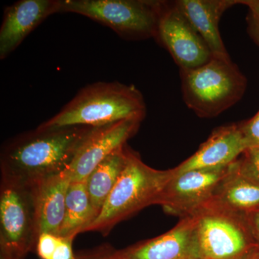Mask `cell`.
I'll list each match as a JSON object with an SVG mask.
<instances>
[{"label": "cell", "mask_w": 259, "mask_h": 259, "mask_svg": "<svg viewBox=\"0 0 259 259\" xmlns=\"http://www.w3.org/2000/svg\"><path fill=\"white\" fill-rule=\"evenodd\" d=\"M162 2L154 0H59L58 13L88 17L122 38H156Z\"/></svg>", "instance_id": "obj_5"}, {"label": "cell", "mask_w": 259, "mask_h": 259, "mask_svg": "<svg viewBox=\"0 0 259 259\" xmlns=\"http://www.w3.org/2000/svg\"><path fill=\"white\" fill-rule=\"evenodd\" d=\"M209 204L241 214L257 210L259 209V183L238 175L233 163L231 172Z\"/></svg>", "instance_id": "obj_17"}, {"label": "cell", "mask_w": 259, "mask_h": 259, "mask_svg": "<svg viewBox=\"0 0 259 259\" xmlns=\"http://www.w3.org/2000/svg\"><path fill=\"white\" fill-rule=\"evenodd\" d=\"M143 120L129 119L95 127L80 146L67 168L71 182L88 179L105 158L126 144L137 132Z\"/></svg>", "instance_id": "obj_10"}, {"label": "cell", "mask_w": 259, "mask_h": 259, "mask_svg": "<svg viewBox=\"0 0 259 259\" xmlns=\"http://www.w3.org/2000/svg\"><path fill=\"white\" fill-rule=\"evenodd\" d=\"M181 11L209 47L212 57L231 60L219 30V23L225 12L240 0H178Z\"/></svg>", "instance_id": "obj_14"}, {"label": "cell", "mask_w": 259, "mask_h": 259, "mask_svg": "<svg viewBox=\"0 0 259 259\" xmlns=\"http://www.w3.org/2000/svg\"><path fill=\"white\" fill-rule=\"evenodd\" d=\"M239 125L248 148L259 146V110L250 120Z\"/></svg>", "instance_id": "obj_22"}, {"label": "cell", "mask_w": 259, "mask_h": 259, "mask_svg": "<svg viewBox=\"0 0 259 259\" xmlns=\"http://www.w3.org/2000/svg\"><path fill=\"white\" fill-rule=\"evenodd\" d=\"M74 238H62L51 259H76L72 249Z\"/></svg>", "instance_id": "obj_23"}, {"label": "cell", "mask_w": 259, "mask_h": 259, "mask_svg": "<svg viewBox=\"0 0 259 259\" xmlns=\"http://www.w3.org/2000/svg\"><path fill=\"white\" fill-rule=\"evenodd\" d=\"M192 216L199 259H250L253 235L245 214L209 204Z\"/></svg>", "instance_id": "obj_7"}, {"label": "cell", "mask_w": 259, "mask_h": 259, "mask_svg": "<svg viewBox=\"0 0 259 259\" xmlns=\"http://www.w3.org/2000/svg\"><path fill=\"white\" fill-rule=\"evenodd\" d=\"M252 235L259 241V209L245 214Z\"/></svg>", "instance_id": "obj_25"}, {"label": "cell", "mask_w": 259, "mask_h": 259, "mask_svg": "<svg viewBox=\"0 0 259 259\" xmlns=\"http://www.w3.org/2000/svg\"><path fill=\"white\" fill-rule=\"evenodd\" d=\"M95 127H38L10 139L2 147V177L35 185L67 169L80 146Z\"/></svg>", "instance_id": "obj_1"}, {"label": "cell", "mask_w": 259, "mask_h": 259, "mask_svg": "<svg viewBox=\"0 0 259 259\" xmlns=\"http://www.w3.org/2000/svg\"><path fill=\"white\" fill-rule=\"evenodd\" d=\"M187 106L198 117L213 118L236 105L247 88L246 77L231 60L212 57L190 70L180 71Z\"/></svg>", "instance_id": "obj_4"}, {"label": "cell", "mask_w": 259, "mask_h": 259, "mask_svg": "<svg viewBox=\"0 0 259 259\" xmlns=\"http://www.w3.org/2000/svg\"><path fill=\"white\" fill-rule=\"evenodd\" d=\"M195 224L194 216L181 218L169 231L122 252L128 259H199Z\"/></svg>", "instance_id": "obj_13"}, {"label": "cell", "mask_w": 259, "mask_h": 259, "mask_svg": "<svg viewBox=\"0 0 259 259\" xmlns=\"http://www.w3.org/2000/svg\"><path fill=\"white\" fill-rule=\"evenodd\" d=\"M71 176L68 169L49 177L34 186L38 235L59 236L64 221L66 194Z\"/></svg>", "instance_id": "obj_15"}, {"label": "cell", "mask_w": 259, "mask_h": 259, "mask_svg": "<svg viewBox=\"0 0 259 259\" xmlns=\"http://www.w3.org/2000/svg\"><path fill=\"white\" fill-rule=\"evenodd\" d=\"M173 169H155L142 161L137 153L127 148V162L117 183L100 214L84 232L107 234L117 223L141 209L157 204Z\"/></svg>", "instance_id": "obj_3"}, {"label": "cell", "mask_w": 259, "mask_h": 259, "mask_svg": "<svg viewBox=\"0 0 259 259\" xmlns=\"http://www.w3.org/2000/svg\"><path fill=\"white\" fill-rule=\"evenodd\" d=\"M59 0H20L5 8L0 28V59H6L24 39L50 15Z\"/></svg>", "instance_id": "obj_12"}, {"label": "cell", "mask_w": 259, "mask_h": 259, "mask_svg": "<svg viewBox=\"0 0 259 259\" xmlns=\"http://www.w3.org/2000/svg\"><path fill=\"white\" fill-rule=\"evenodd\" d=\"M233 166L238 175L259 183V146L247 148Z\"/></svg>", "instance_id": "obj_19"}, {"label": "cell", "mask_w": 259, "mask_h": 259, "mask_svg": "<svg viewBox=\"0 0 259 259\" xmlns=\"http://www.w3.org/2000/svg\"><path fill=\"white\" fill-rule=\"evenodd\" d=\"M61 237L49 233H42L37 239L36 248L38 256L41 259H51L59 246Z\"/></svg>", "instance_id": "obj_21"}, {"label": "cell", "mask_w": 259, "mask_h": 259, "mask_svg": "<svg viewBox=\"0 0 259 259\" xmlns=\"http://www.w3.org/2000/svg\"><path fill=\"white\" fill-rule=\"evenodd\" d=\"M231 168L230 165L216 169L191 170L181 174L174 172L157 204L165 212L181 218L193 215L212 202Z\"/></svg>", "instance_id": "obj_8"}, {"label": "cell", "mask_w": 259, "mask_h": 259, "mask_svg": "<svg viewBox=\"0 0 259 259\" xmlns=\"http://www.w3.org/2000/svg\"><path fill=\"white\" fill-rule=\"evenodd\" d=\"M1 259H23L38 239L34 186L1 177Z\"/></svg>", "instance_id": "obj_6"}, {"label": "cell", "mask_w": 259, "mask_h": 259, "mask_svg": "<svg viewBox=\"0 0 259 259\" xmlns=\"http://www.w3.org/2000/svg\"><path fill=\"white\" fill-rule=\"evenodd\" d=\"M95 218L87 179L71 182L66 194L64 218L59 236L74 238L76 235L84 232Z\"/></svg>", "instance_id": "obj_18"}, {"label": "cell", "mask_w": 259, "mask_h": 259, "mask_svg": "<svg viewBox=\"0 0 259 259\" xmlns=\"http://www.w3.org/2000/svg\"><path fill=\"white\" fill-rule=\"evenodd\" d=\"M146 114L144 97L134 85L100 81L80 90L59 113L38 127H99L129 119L143 120Z\"/></svg>", "instance_id": "obj_2"}, {"label": "cell", "mask_w": 259, "mask_h": 259, "mask_svg": "<svg viewBox=\"0 0 259 259\" xmlns=\"http://www.w3.org/2000/svg\"><path fill=\"white\" fill-rule=\"evenodd\" d=\"M240 4L248 7V31L253 41L259 46V0H240Z\"/></svg>", "instance_id": "obj_20"}, {"label": "cell", "mask_w": 259, "mask_h": 259, "mask_svg": "<svg viewBox=\"0 0 259 259\" xmlns=\"http://www.w3.org/2000/svg\"><path fill=\"white\" fill-rule=\"evenodd\" d=\"M248 148L239 124L221 126L195 153L173 168L175 174L196 169H216L229 166Z\"/></svg>", "instance_id": "obj_11"}, {"label": "cell", "mask_w": 259, "mask_h": 259, "mask_svg": "<svg viewBox=\"0 0 259 259\" xmlns=\"http://www.w3.org/2000/svg\"><path fill=\"white\" fill-rule=\"evenodd\" d=\"M127 148L125 144L110 153L87 179L89 196L96 218L125 168Z\"/></svg>", "instance_id": "obj_16"}, {"label": "cell", "mask_w": 259, "mask_h": 259, "mask_svg": "<svg viewBox=\"0 0 259 259\" xmlns=\"http://www.w3.org/2000/svg\"><path fill=\"white\" fill-rule=\"evenodd\" d=\"M156 40L178 65L180 71L195 69L212 58L211 51L175 2H162Z\"/></svg>", "instance_id": "obj_9"}, {"label": "cell", "mask_w": 259, "mask_h": 259, "mask_svg": "<svg viewBox=\"0 0 259 259\" xmlns=\"http://www.w3.org/2000/svg\"><path fill=\"white\" fill-rule=\"evenodd\" d=\"M76 259H128L121 251L113 250H100L93 253L76 257Z\"/></svg>", "instance_id": "obj_24"}]
</instances>
